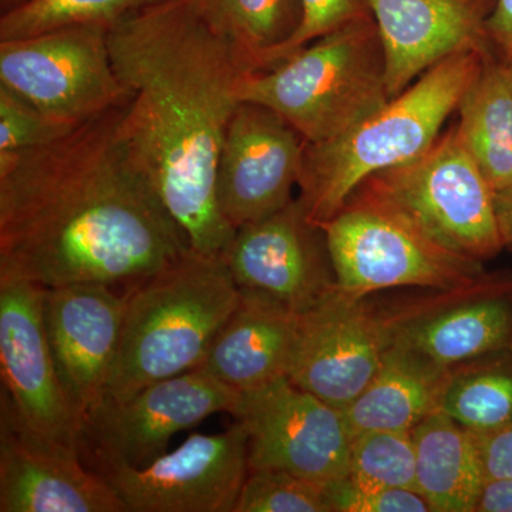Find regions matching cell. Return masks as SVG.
Listing matches in <instances>:
<instances>
[{
	"label": "cell",
	"instance_id": "6da1fadb",
	"mask_svg": "<svg viewBox=\"0 0 512 512\" xmlns=\"http://www.w3.org/2000/svg\"><path fill=\"white\" fill-rule=\"evenodd\" d=\"M123 103L49 146L0 153V265L43 288L127 292L190 251L128 150Z\"/></svg>",
	"mask_w": 512,
	"mask_h": 512
},
{
	"label": "cell",
	"instance_id": "7a4b0ae2",
	"mask_svg": "<svg viewBox=\"0 0 512 512\" xmlns=\"http://www.w3.org/2000/svg\"><path fill=\"white\" fill-rule=\"evenodd\" d=\"M109 47L127 94L128 150L191 249L222 255L237 229L218 210L215 175L247 69L192 0H165L114 23Z\"/></svg>",
	"mask_w": 512,
	"mask_h": 512
},
{
	"label": "cell",
	"instance_id": "3957f363",
	"mask_svg": "<svg viewBox=\"0 0 512 512\" xmlns=\"http://www.w3.org/2000/svg\"><path fill=\"white\" fill-rule=\"evenodd\" d=\"M490 52L491 47L460 50L342 136L322 144L305 143L298 198L309 220L325 224L370 175L429 150Z\"/></svg>",
	"mask_w": 512,
	"mask_h": 512
},
{
	"label": "cell",
	"instance_id": "277c9868",
	"mask_svg": "<svg viewBox=\"0 0 512 512\" xmlns=\"http://www.w3.org/2000/svg\"><path fill=\"white\" fill-rule=\"evenodd\" d=\"M127 292L119 350L101 400H124L198 369L241 298L222 255L194 249Z\"/></svg>",
	"mask_w": 512,
	"mask_h": 512
},
{
	"label": "cell",
	"instance_id": "5b68a950",
	"mask_svg": "<svg viewBox=\"0 0 512 512\" xmlns=\"http://www.w3.org/2000/svg\"><path fill=\"white\" fill-rule=\"evenodd\" d=\"M238 92L284 117L305 143L342 136L390 101L375 18L319 37L274 69L245 74Z\"/></svg>",
	"mask_w": 512,
	"mask_h": 512
},
{
	"label": "cell",
	"instance_id": "8992f818",
	"mask_svg": "<svg viewBox=\"0 0 512 512\" xmlns=\"http://www.w3.org/2000/svg\"><path fill=\"white\" fill-rule=\"evenodd\" d=\"M348 202L387 212L437 247L480 264L505 247L495 192L456 123L419 157L370 175Z\"/></svg>",
	"mask_w": 512,
	"mask_h": 512
},
{
	"label": "cell",
	"instance_id": "52a82bcc",
	"mask_svg": "<svg viewBox=\"0 0 512 512\" xmlns=\"http://www.w3.org/2000/svg\"><path fill=\"white\" fill-rule=\"evenodd\" d=\"M336 285L350 295L400 286L464 291L483 282V266L437 247L387 212L348 202L325 224Z\"/></svg>",
	"mask_w": 512,
	"mask_h": 512
},
{
	"label": "cell",
	"instance_id": "ba28073f",
	"mask_svg": "<svg viewBox=\"0 0 512 512\" xmlns=\"http://www.w3.org/2000/svg\"><path fill=\"white\" fill-rule=\"evenodd\" d=\"M0 86L74 126L127 99L111 62L106 25H74L0 40Z\"/></svg>",
	"mask_w": 512,
	"mask_h": 512
},
{
	"label": "cell",
	"instance_id": "9c48e42d",
	"mask_svg": "<svg viewBox=\"0 0 512 512\" xmlns=\"http://www.w3.org/2000/svg\"><path fill=\"white\" fill-rule=\"evenodd\" d=\"M241 393L191 370L150 384L124 400H101L84 416L82 457L94 471L144 467L163 456L175 434L217 413L238 412Z\"/></svg>",
	"mask_w": 512,
	"mask_h": 512
},
{
	"label": "cell",
	"instance_id": "30bf717a",
	"mask_svg": "<svg viewBox=\"0 0 512 512\" xmlns=\"http://www.w3.org/2000/svg\"><path fill=\"white\" fill-rule=\"evenodd\" d=\"M45 288L0 265V370L23 427L82 453L83 417L64 390L47 342Z\"/></svg>",
	"mask_w": 512,
	"mask_h": 512
},
{
	"label": "cell",
	"instance_id": "8fae6325",
	"mask_svg": "<svg viewBox=\"0 0 512 512\" xmlns=\"http://www.w3.org/2000/svg\"><path fill=\"white\" fill-rule=\"evenodd\" d=\"M234 417L247 429L249 471H285L322 484L348 474L353 434L342 410L288 377L242 393Z\"/></svg>",
	"mask_w": 512,
	"mask_h": 512
},
{
	"label": "cell",
	"instance_id": "7c38bea8",
	"mask_svg": "<svg viewBox=\"0 0 512 512\" xmlns=\"http://www.w3.org/2000/svg\"><path fill=\"white\" fill-rule=\"evenodd\" d=\"M390 343V316L335 285L299 313L288 379L343 412L376 375Z\"/></svg>",
	"mask_w": 512,
	"mask_h": 512
},
{
	"label": "cell",
	"instance_id": "4fadbf2b",
	"mask_svg": "<svg viewBox=\"0 0 512 512\" xmlns=\"http://www.w3.org/2000/svg\"><path fill=\"white\" fill-rule=\"evenodd\" d=\"M97 473L127 512H234L249 474L247 429L237 420L224 433H192L147 466Z\"/></svg>",
	"mask_w": 512,
	"mask_h": 512
},
{
	"label": "cell",
	"instance_id": "5bb4252c",
	"mask_svg": "<svg viewBox=\"0 0 512 512\" xmlns=\"http://www.w3.org/2000/svg\"><path fill=\"white\" fill-rule=\"evenodd\" d=\"M305 140L276 111L241 101L215 175L218 210L235 229L281 211L301 180Z\"/></svg>",
	"mask_w": 512,
	"mask_h": 512
},
{
	"label": "cell",
	"instance_id": "9a60e30c",
	"mask_svg": "<svg viewBox=\"0 0 512 512\" xmlns=\"http://www.w3.org/2000/svg\"><path fill=\"white\" fill-rule=\"evenodd\" d=\"M239 289L302 313L336 285L325 232L299 198L264 220L237 228L222 252Z\"/></svg>",
	"mask_w": 512,
	"mask_h": 512
},
{
	"label": "cell",
	"instance_id": "2e32d148",
	"mask_svg": "<svg viewBox=\"0 0 512 512\" xmlns=\"http://www.w3.org/2000/svg\"><path fill=\"white\" fill-rule=\"evenodd\" d=\"M0 511L127 512L109 481L82 463L76 448L22 426L2 394Z\"/></svg>",
	"mask_w": 512,
	"mask_h": 512
},
{
	"label": "cell",
	"instance_id": "e0dca14e",
	"mask_svg": "<svg viewBox=\"0 0 512 512\" xmlns=\"http://www.w3.org/2000/svg\"><path fill=\"white\" fill-rule=\"evenodd\" d=\"M128 292L101 284L45 288L43 319L57 373L77 412L101 402L119 350Z\"/></svg>",
	"mask_w": 512,
	"mask_h": 512
},
{
	"label": "cell",
	"instance_id": "ac0fdd59",
	"mask_svg": "<svg viewBox=\"0 0 512 512\" xmlns=\"http://www.w3.org/2000/svg\"><path fill=\"white\" fill-rule=\"evenodd\" d=\"M497 0H369L379 29L390 99L463 49L490 47L487 19Z\"/></svg>",
	"mask_w": 512,
	"mask_h": 512
},
{
	"label": "cell",
	"instance_id": "d6986e66",
	"mask_svg": "<svg viewBox=\"0 0 512 512\" xmlns=\"http://www.w3.org/2000/svg\"><path fill=\"white\" fill-rule=\"evenodd\" d=\"M485 286L480 282L463 299L436 309L390 316L392 342L446 370L512 349V301L484 292Z\"/></svg>",
	"mask_w": 512,
	"mask_h": 512
},
{
	"label": "cell",
	"instance_id": "ffe728a7",
	"mask_svg": "<svg viewBox=\"0 0 512 512\" xmlns=\"http://www.w3.org/2000/svg\"><path fill=\"white\" fill-rule=\"evenodd\" d=\"M299 313L259 292L241 289L227 320L198 369L239 393L288 377Z\"/></svg>",
	"mask_w": 512,
	"mask_h": 512
},
{
	"label": "cell",
	"instance_id": "44dd1931",
	"mask_svg": "<svg viewBox=\"0 0 512 512\" xmlns=\"http://www.w3.org/2000/svg\"><path fill=\"white\" fill-rule=\"evenodd\" d=\"M450 370L423 359L399 343H390L376 375L343 410L353 436L366 430L412 431L440 412Z\"/></svg>",
	"mask_w": 512,
	"mask_h": 512
},
{
	"label": "cell",
	"instance_id": "7402d4cb",
	"mask_svg": "<svg viewBox=\"0 0 512 512\" xmlns=\"http://www.w3.org/2000/svg\"><path fill=\"white\" fill-rule=\"evenodd\" d=\"M417 493L433 512L477 511L485 480L476 436L443 412L430 414L412 430Z\"/></svg>",
	"mask_w": 512,
	"mask_h": 512
},
{
	"label": "cell",
	"instance_id": "603a6c76",
	"mask_svg": "<svg viewBox=\"0 0 512 512\" xmlns=\"http://www.w3.org/2000/svg\"><path fill=\"white\" fill-rule=\"evenodd\" d=\"M456 126L494 192L512 187V89L493 50L458 106Z\"/></svg>",
	"mask_w": 512,
	"mask_h": 512
},
{
	"label": "cell",
	"instance_id": "cb8c5ba5",
	"mask_svg": "<svg viewBox=\"0 0 512 512\" xmlns=\"http://www.w3.org/2000/svg\"><path fill=\"white\" fill-rule=\"evenodd\" d=\"M248 73L271 70L302 25L301 0H192Z\"/></svg>",
	"mask_w": 512,
	"mask_h": 512
},
{
	"label": "cell",
	"instance_id": "d4e9b609",
	"mask_svg": "<svg viewBox=\"0 0 512 512\" xmlns=\"http://www.w3.org/2000/svg\"><path fill=\"white\" fill-rule=\"evenodd\" d=\"M440 412L471 433H488L510 426L512 349L451 369Z\"/></svg>",
	"mask_w": 512,
	"mask_h": 512
},
{
	"label": "cell",
	"instance_id": "484cf974",
	"mask_svg": "<svg viewBox=\"0 0 512 512\" xmlns=\"http://www.w3.org/2000/svg\"><path fill=\"white\" fill-rule=\"evenodd\" d=\"M165 0H29L2 13L0 40L22 39L74 25H106Z\"/></svg>",
	"mask_w": 512,
	"mask_h": 512
},
{
	"label": "cell",
	"instance_id": "4316f807",
	"mask_svg": "<svg viewBox=\"0 0 512 512\" xmlns=\"http://www.w3.org/2000/svg\"><path fill=\"white\" fill-rule=\"evenodd\" d=\"M346 477L360 485L404 488L417 493L412 431L366 430L355 434Z\"/></svg>",
	"mask_w": 512,
	"mask_h": 512
},
{
	"label": "cell",
	"instance_id": "83f0119b",
	"mask_svg": "<svg viewBox=\"0 0 512 512\" xmlns=\"http://www.w3.org/2000/svg\"><path fill=\"white\" fill-rule=\"evenodd\" d=\"M234 512H330L325 484L278 470L249 471Z\"/></svg>",
	"mask_w": 512,
	"mask_h": 512
},
{
	"label": "cell",
	"instance_id": "f1b7e54d",
	"mask_svg": "<svg viewBox=\"0 0 512 512\" xmlns=\"http://www.w3.org/2000/svg\"><path fill=\"white\" fill-rule=\"evenodd\" d=\"M76 127L47 116L19 94L0 86V153L49 146Z\"/></svg>",
	"mask_w": 512,
	"mask_h": 512
},
{
	"label": "cell",
	"instance_id": "f546056e",
	"mask_svg": "<svg viewBox=\"0 0 512 512\" xmlns=\"http://www.w3.org/2000/svg\"><path fill=\"white\" fill-rule=\"evenodd\" d=\"M330 512H427L430 505L416 491L370 487L348 477L325 483Z\"/></svg>",
	"mask_w": 512,
	"mask_h": 512
},
{
	"label": "cell",
	"instance_id": "4dcf8cb0",
	"mask_svg": "<svg viewBox=\"0 0 512 512\" xmlns=\"http://www.w3.org/2000/svg\"><path fill=\"white\" fill-rule=\"evenodd\" d=\"M301 5V28L282 50L276 66L319 37L328 35L355 20L373 16L369 0H301Z\"/></svg>",
	"mask_w": 512,
	"mask_h": 512
},
{
	"label": "cell",
	"instance_id": "1f68e13d",
	"mask_svg": "<svg viewBox=\"0 0 512 512\" xmlns=\"http://www.w3.org/2000/svg\"><path fill=\"white\" fill-rule=\"evenodd\" d=\"M485 480H512V424L503 429L477 434Z\"/></svg>",
	"mask_w": 512,
	"mask_h": 512
},
{
	"label": "cell",
	"instance_id": "d6a6232c",
	"mask_svg": "<svg viewBox=\"0 0 512 512\" xmlns=\"http://www.w3.org/2000/svg\"><path fill=\"white\" fill-rule=\"evenodd\" d=\"M491 45L500 50L503 60L512 59V0H497L487 19Z\"/></svg>",
	"mask_w": 512,
	"mask_h": 512
},
{
	"label": "cell",
	"instance_id": "836d02e7",
	"mask_svg": "<svg viewBox=\"0 0 512 512\" xmlns=\"http://www.w3.org/2000/svg\"><path fill=\"white\" fill-rule=\"evenodd\" d=\"M478 512H512V480L491 481L485 485Z\"/></svg>",
	"mask_w": 512,
	"mask_h": 512
},
{
	"label": "cell",
	"instance_id": "e575fe53",
	"mask_svg": "<svg viewBox=\"0 0 512 512\" xmlns=\"http://www.w3.org/2000/svg\"><path fill=\"white\" fill-rule=\"evenodd\" d=\"M495 212L504 245L512 247V187L495 192Z\"/></svg>",
	"mask_w": 512,
	"mask_h": 512
},
{
	"label": "cell",
	"instance_id": "d590c367",
	"mask_svg": "<svg viewBox=\"0 0 512 512\" xmlns=\"http://www.w3.org/2000/svg\"><path fill=\"white\" fill-rule=\"evenodd\" d=\"M29 2V0H0L2 5V13L9 12V10L18 8L23 3Z\"/></svg>",
	"mask_w": 512,
	"mask_h": 512
},
{
	"label": "cell",
	"instance_id": "8d00e7d4",
	"mask_svg": "<svg viewBox=\"0 0 512 512\" xmlns=\"http://www.w3.org/2000/svg\"><path fill=\"white\" fill-rule=\"evenodd\" d=\"M503 60V59H501ZM505 73H507L508 82H510V86L512 89V59L503 60Z\"/></svg>",
	"mask_w": 512,
	"mask_h": 512
}]
</instances>
